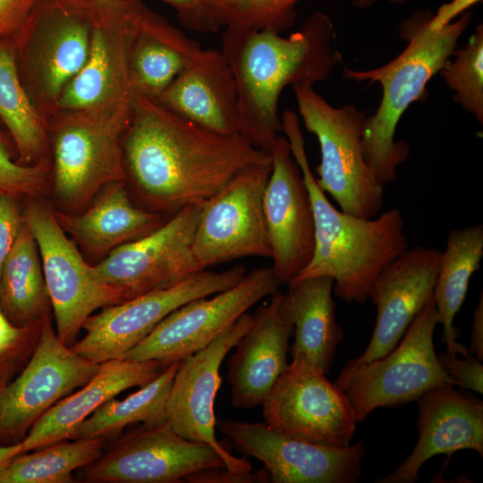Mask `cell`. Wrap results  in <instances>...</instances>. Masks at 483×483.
I'll use <instances>...</instances> for the list:
<instances>
[{
    "mask_svg": "<svg viewBox=\"0 0 483 483\" xmlns=\"http://www.w3.org/2000/svg\"><path fill=\"white\" fill-rule=\"evenodd\" d=\"M121 143L132 200L167 217L204 202L241 170L270 156L241 134L209 131L135 91Z\"/></svg>",
    "mask_w": 483,
    "mask_h": 483,
    "instance_id": "1",
    "label": "cell"
},
{
    "mask_svg": "<svg viewBox=\"0 0 483 483\" xmlns=\"http://www.w3.org/2000/svg\"><path fill=\"white\" fill-rule=\"evenodd\" d=\"M221 42L236 83L240 134L268 153L283 129L278 114L282 91L326 80L343 59L333 21L322 12L313 13L288 37L225 28Z\"/></svg>",
    "mask_w": 483,
    "mask_h": 483,
    "instance_id": "2",
    "label": "cell"
},
{
    "mask_svg": "<svg viewBox=\"0 0 483 483\" xmlns=\"http://www.w3.org/2000/svg\"><path fill=\"white\" fill-rule=\"evenodd\" d=\"M281 122L309 191L315 228L313 256L294 280L329 276L334 279L333 292L340 300L364 303L381 270L409 248L402 215L391 208L363 218L336 209L309 166L298 115L286 110Z\"/></svg>",
    "mask_w": 483,
    "mask_h": 483,
    "instance_id": "3",
    "label": "cell"
},
{
    "mask_svg": "<svg viewBox=\"0 0 483 483\" xmlns=\"http://www.w3.org/2000/svg\"><path fill=\"white\" fill-rule=\"evenodd\" d=\"M471 21V13L445 23L431 11L416 12L400 26L409 44L394 59L371 70L343 69L349 80L382 87L377 109L365 120L362 147L367 165L383 186L395 181L398 166L410 155L408 143L395 140L399 121L411 104L425 97L428 82L453 56Z\"/></svg>",
    "mask_w": 483,
    "mask_h": 483,
    "instance_id": "4",
    "label": "cell"
},
{
    "mask_svg": "<svg viewBox=\"0 0 483 483\" xmlns=\"http://www.w3.org/2000/svg\"><path fill=\"white\" fill-rule=\"evenodd\" d=\"M131 116V101L60 110L48 118L50 190L58 210L80 212L105 186L126 181L121 140Z\"/></svg>",
    "mask_w": 483,
    "mask_h": 483,
    "instance_id": "5",
    "label": "cell"
},
{
    "mask_svg": "<svg viewBox=\"0 0 483 483\" xmlns=\"http://www.w3.org/2000/svg\"><path fill=\"white\" fill-rule=\"evenodd\" d=\"M91 26L90 0H39L13 38L21 81L47 120L87 60Z\"/></svg>",
    "mask_w": 483,
    "mask_h": 483,
    "instance_id": "6",
    "label": "cell"
},
{
    "mask_svg": "<svg viewBox=\"0 0 483 483\" xmlns=\"http://www.w3.org/2000/svg\"><path fill=\"white\" fill-rule=\"evenodd\" d=\"M301 121L320 148L317 182L345 213L372 218L383 206L384 186L367 165L362 138L367 113L354 104L335 107L309 84L292 86Z\"/></svg>",
    "mask_w": 483,
    "mask_h": 483,
    "instance_id": "7",
    "label": "cell"
},
{
    "mask_svg": "<svg viewBox=\"0 0 483 483\" xmlns=\"http://www.w3.org/2000/svg\"><path fill=\"white\" fill-rule=\"evenodd\" d=\"M22 213L38 248L55 333L71 347L90 315L123 300L86 261L42 198L26 199Z\"/></svg>",
    "mask_w": 483,
    "mask_h": 483,
    "instance_id": "8",
    "label": "cell"
},
{
    "mask_svg": "<svg viewBox=\"0 0 483 483\" xmlns=\"http://www.w3.org/2000/svg\"><path fill=\"white\" fill-rule=\"evenodd\" d=\"M437 324L432 298L391 352L353 370L343 391L358 423L377 408L399 407L417 402L435 387L458 386L436 353L433 335Z\"/></svg>",
    "mask_w": 483,
    "mask_h": 483,
    "instance_id": "9",
    "label": "cell"
},
{
    "mask_svg": "<svg viewBox=\"0 0 483 483\" xmlns=\"http://www.w3.org/2000/svg\"><path fill=\"white\" fill-rule=\"evenodd\" d=\"M272 165L270 154L200 204L191 251L201 270L244 257L271 258L263 199Z\"/></svg>",
    "mask_w": 483,
    "mask_h": 483,
    "instance_id": "10",
    "label": "cell"
},
{
    "mask_svg": "<svg viewBox=\"0 0 483 483\" xmlns=\"http://www.w3.org/2000/svg\"><path fill=\"white\" fill-rule=\"evenodd\" d=\"M246 273L240 265L221 272L204 269L169 287L105 307L86 319L83 338L71 348L96 364L121 359L172 311L233 287Z\"/></svg>",
    "mask_w": 483,
    "mask_h": 483,
    "instance_id": "11",
    "label": "cell"
},
{
    "mask_svg": "<svg viewBox=\"0 0 483 483\" xmlns=\"http://www.w3.org/2000/svg\"><path fill=\"white\" fill-rule=\"evenodd\" d=\"M98 367L64 343L52 316H47L31 357L0 391V445L21 442L47 411L85 385Z\"/></svg>",
    "mask_w": 483,
    "mask_h": 483,
    "instance_id": "12",
    "label": "cell"
},
{
    "mask_svg": "<svg viewBox=\"0 0 483 483\" xmlns=\"http://www.w3.org/2000/svg\"><path fill=\"white\" fill-rule=\"evenodd\" d=\"M281 284L272 267L255 268L233 287L172 311L121 359L182 360L208 345L258 301L278 292Z\"/></svg>",
    "mask_w": 483,
    "mask_h": 483,
    "instance_id": "13",
    "label": "cell"
},
{
    "mask_svg": "<svg viewBox=\"0 0 483 483\" xmlns=\"http://www.w3.org/2000/svg\"><path fill=\"white\" fill-rule=\"evenodd\" d=\"M216 467L225 462L214 447L180 436L166 420L114 438L80 476L89 483H179Z\"/></svg>",
    "mask_w": 483,
    "mask_h": 483,
    "instance_id": "14",
    "label": "cell"
},
{
    "mask_svg": "<svg viewBox=\"0 0 483 483\" xmlns=\"http://www.w3.org/2000/svg\"><path fill=\"white\" fill-rule=\"evenodd\" d=\"M91 3L87 60L65 87L56 111L131 102L130 55L147 5L142 0Z\"/></svg>",
    "mask_w": 483,
    "mask_h": 483,
    "instance_id": "15",
    "label": "cell"
},
{
    "mask_svg": "<svg viewBox=\"0 0 483 483\" xmlns=\"http://www.w3.org/2000/svg\"><path fill=\"white\" fill-rule=\"evenodd\" d=\"M261 405L270 427L314 444L347 446L356 431L355 412L344 391L303 362L288 365Z\"/></svg>",
    "mask_w": 483,
    "mask_h": 483,
    "instance_id": "16",
    "label": "cell"
},
{
    "mask_svg": "<svg viewBox=\"0 0 483 483\" xmlns=\"http://www.w3.org/2000/svg\"><path fill=\"white\" fill-rule=\"evenodd\" d=\"M216 427L242 453L262 462L272 483H354L367 453L363 441L322 445L283 434L267 422L220 419Z\"/></svg>",
    "mask_w": 483,
    "mask_h": 483,
    "instance_id": "17",
    "label": "cell"
},
{
    "mask_svg": "<svg viewBox=\"0 0 483 483\" xmlns=\"http://www.w3.org/2000/svg\"><path fill=\"white\" fill-rule=\"evenodd\" d=\"M200 204L180 209L152 233L116 248L95 270L123 301L200 271L191 251Z\"/></svg>",
    "mask_w": 483,
    "mask_h": 483,
    "instance_id": "18",
    "label": "cell"
},
{
    "mask_svg": "<svg viewBox=\"0 0 483 483\" xmlns=\"http://www.w3.org/2000/svg\"><path fill=\"white\" fill-rule=\"evenodd\" d=\"M441 252L437 248H408L375 278L368 292L377 309L375 328L365 351L350 360L335 380L342 390L356 368L385 356L397 345L433 298Z\"/></svg>",
    "mask_w": 483,
    "mask_h": 483,
    "instance_id": "19",
    "label": "cell"
},
{
    "mask_svg": "<svg viewBox=\"0 0 483 483\" xmlns=\"http://www.w3.org/2000/svg\"><path fill=\"white\" fill-rule=\"evenodd\" d=\"M251 322L252 315L242 314L208 345L182 359L166 402V420L173 429L185 439L210 445L225 459V468L236 472L251 471L252 466L216 440L214 405L222 382V361Z\"/></svg>",
    "mask_w": 483,
    "mask_h": 483,
    "instance_id": "20",
    "label": "cell"
},
{
    "mask_svg": "<svg viewBox=\"0 0 483 483\" xmlns=\"http://www.w3.org/2000/svg\"><path fill=\"white\" fill-rule=\"evenodd\" d=\"M270 154L273 165L263 206L271 267L280 283L288 285L313 256L314 218L309 191L288 140L279 135Z\"/></svg>",
    "mask_w": 483,
    "mask_h": 483,
    "instance_id": "21",
    "label": "cell"
},
{
    "mask_svg": "<svg viewBox=\"0 0 483 483\" xmlns=\"http://www.w3.org/2000/svg\"><path fill=\"white\" fill-rule=\"evenodd\" d=\"M417 402V445L403 462L376 483H413L422 465L436 454L449 458L470 449L483 455L482 400L444 385L428 391Z\"/></svg>",
    "mask_w": 483,
    "mask_h": 483,
    "instance_id": "22",
    "label": "cell"
},
{
    "mask_svg": "<svg viewBox=\"0 0 483 483\" xmlns=\"http://www.w3.org/2000/svg\"><path fill=\"white\" fill-rule=\"evenodd\" d=\"M282 292L259 306L248 330L237 341L227 361L232 404L237 409L261 405L278 377L288 368L293 326L280 312Z\"/></svg>",
    "mask_w": 483,
    "mask_h": 483,
    "instance_id": "23",
    "label": "cell"
},
{
    "mask_svg": "<svg viewBox=\"0 0 483 483\" xmlns=\"http://www.w3.org/2000/svg\"><path fill=\"white\" fill-rule=\"evenodd\" d=\"M156 100L209 131L240 134L236 83L220 50L201 48Z\"/></svg>",
    "mask_w": 483,
    "mask_h": 483,
    "instance_id": "24",
    "label": "cell"
},
{
    "mask_svg": "<svg viewBox=\"0 0 483 483\" xmlns=\"http://www.w3.org/2000/svg\"><path fill=\"white\" fill-rule=\"evenodd\" d=\"M172 362L114 359L99 364L96 374L79 390L47 411L21 442V453L71 439L78 426L98 407L133 386H143Z\"/></svg>",
    "mask_w": 483,
    "mask_h": 483,
    "instance_id": "25",
    "label": "cell"
},
{
    "mask_svg": "<svg viewBox=\"0 0 483 483\" xmlns=\"http://www.w3.org/2000/svg\"><path fill=\"white\" fill-rule=\"evenodd\" d=\"M54 215L80 250L93 258H105L116 248L152 233L168 218L137 206L125 182L105 186L80 212L54 209Z\"/></svg>",
    "mask_w": 483,
    "mask_h": 483,
    "instance_id": "26",
    "label": "cell"
},
{
    "mask_svg": "<svg viewBox=\"0 0 483 483\" xmlns=\"http://www.w3.org/2000/svg\"><path fill=\"white\" fill-rule=\"evenodd\" d=\"M288 286L279 308L284 319L293 326L292 361L306 363L326 375L344 336L335 317L334 279L307 277Z\"/></svg>",
    "mask_w": 483,
    "mask_h": 483,
    "instance_id": "27",
    "label": "cell"
},
{
    "mask_svg": "<svg viewBox=\"0 0 483 483\" xmlns=\"http://www.w3.org/2000/svg\"><path fill=\"white\" fill-rule=\"evenodd\" d=\"M201 48L198 41L147 6L130 55L133 91L157 99Z\"/></svg>",
    "mask_w": 483,
    "mask_h": 483,
    "instance_id": "28",
    "label": "cell"
},
{
    "mask_svg": "<svg viewBox=\"0 0 483 483\" xmlns=\"http://www.w3.org/2000/svg\"><path fill=\"white\" fill-rule=\"evenodd\" d=\"M483 258V225H473L449 232L446 248L441 252L433 299L442 325L441 341L450 355L470 354L457 343L459 328L453 318L466 298L470 279L480 268Z\"/></svg>",
    "mask_w": 483,
    "mask_h": 483,
    "instance_id": "29",
    "label": "cell"
},
{
    "mask_svg": "<svg viewBox=\"0 0 483 483\" xmlns=\"http://www.w3.org/2000/svg\"><path fill=\"white\" fill-rule=\"evenodd\" d=\"M0 121L20 164L51 161L47 120L36 109L21 81L13 38L4 37H0Z\"/></svg>",
    "mask_w": 483,
    "mask_h": 483,
    "instance_id": "30",
    "label": "cell"
},
{
    "mask_svg": "<svg viewBox=\"0 0 483 483\" xmlns=\"http://www.w3.org/2000/svg\"><path fill=\"white\" fill-rule=\"evenodd\" d=\"M0 307L17 326L33 324L51 315L38 248L25 223L1 270Z\"/></svg>",
    "mask_w": 483,
    "mask_h": 483,
    "instance_id": "31",
    "label": "cell"
},
{
    "mask_svg": "<svg viewBox=\"0 0 483 483\" xmlns=\"http://www.w3.org/2000/svg\"><path fill=\"white\" fill-rule=\"evenodd\" d=\"M181 360L173 361L149 383L123 400L98 407L75 429L71 439L117 437L129 425L154 426L166 421V402Z\"/></svg>",
    "mask_w": 483,
    "mask_h": 483,
    "instance_id": "32",
    "label": "cell"
},
{
    "mask_svg": "<svg viewBox=\"0 0 483 483\" xmlns=\"http://www.w3.org/2000/svg\"><path fill=\"white\" fill-rule=\"evenodd\" d=\"M106 438L66 439L21 453L0 470V483H71L73 472L95 462Z\"/></svg>",
    "mask_w": 483,
    "mask_h": 483,
    "instance_id": "33",
    "label": "cell"
},
{
    "mask_svg": "<svg viewBox=\"0 0 483 483\" xmlns=\"http://www.w3.org/2000/svg\"><path fill=\"white\" fill-rule=\"evenodd\" d=\"M439 73L454 92V101L483 123V26L479 24L468 43L456 48Z\"/></svg>",
    "mask_w": 483,
    "mask_h": 483,
    "instance_id": "34",
    "label": "cell"
},
{
    "mask_svg": "<svg viewBox=\"0 0 483 483\" xmlns=\"http://www.w3.org/2000/svg\"><path fill=\"white\" fill-rule=\"evenodd\" d=\"M301 0H212L222 28L283 33L295 22Z\"/></svg>",
    "mask_w": 483,
    "mask_h": 483,
    "instance_id": "35",
    "label": "cell"
},
{
    "mask_svg": "<svg viewBox=\"0 0 483 483\" xmlns=\"http://www.w3.org/2000/svg\"><path fill=\"white\" fill-rule=\"evenodd\" d=\"M51 161L24 165L11 139L0 131V191L19 199L42 198L50 191Z\"/></svg>",
    "mask_w": 483,
    "mask_h": 483,
    "instance_id": "36",
    "label": "cell"
},
{
    "mask_svg": "<svg viewBox=\"0 0 483 483\" xmlns=\"http://www.w3.org/2000/svg\"><path fill=\"white\" fill-rule=\"evenodd\" d=\"M43 321L17 326L9 320L0 307V391L31 357L40 336Z\"/></svg>",
    "mask_w": 483,
    "mask_h": 483,
    "instance_id": "37",
    "label": "cell"
},
{
    "mask_svg": "<svg viewBox=\"0 0 483 483\" xmlns=\"http://www.w3.org/2000/svg\"><path fill=\"white\" fill-rule=\"evenodd\" d=\"M174 11L187 30L203 34L215 33L221 27L212 0H162Z\"/></svg>",
    "mask_w": 483,
    "mask_h": 483,
    "instance_id": "38",
    "label": "cell"
},
{
    "mask_svg": "<svg viewBox=\"0 0 483 483\" xmlns=\"http://www.w3.org/2000/svg\"><path fill=\"white\" fill-rule=\"evenodd\" d=\"M23 225L21 199L0 191V274Z\"/></svg>",
    "mask_w": 483,
    "mask_h": 483,
    "instance_id": "39",
    "label": "cell"
},
{
    "mask_svg": "<svg viewBox=\"0 0 483 483\" xmlns=\"http://www.w3.org/2000/svg\"><path fill=\"white\" fill-rule=\"evenodd\" d=\"M437 358L442 368L457 382L458 386L478 394L483 393V365L473 354L461 359L458 355H450L445 352L439 353Z\"/></svg>",
    "mask_w": 483,
    "mask_h": 483,
    "instance_id": "40",
    "label": "cell"
},
{
    "mask_svg": "<svg viewBox=\"0 0 483 483\" xmlns=\"http://www.w3.org/2000/svg\"><path fill=\"white\" fill-rule=\"evenodd\" d=\"M189 483H268L270 476L266 468L256 472H236L225 467L208 468L184 478Z\"/></svg>",
    "mask_w": 483,
    "mask_h": 483,
    "instance_id": "41",
    "label": "cell"
},
{
    "mask_svg": "<svg viewBox=\"0 0 483 483\" xmlns=\"http://www.w3.org/2000/svg\"><path fill=\"white\" fill-rule=\"evenodd\" d=\"M39 0H0V37L13 38Z\"/></svg>",
    "mask_w": 483,
    "mask_h": 483,
    "instance_id": "42",
    "label": "cell"
},
{
    "mask_svg": "<svg viewBox=\"0 0 483 483\" xmlns=\"http://www.w3.org/2000/svg\"><path fill=\"white\" fill-rule=\"evenodd\" d=\"M470 352L479 360H483V294L481 292L473 312Z\"/></svg>",
    "mask_w": 483,
    "mask_h": 483,
    "instance_id": "43",
    "label": "cell"
},
{
    "mask_svg": "<svg viewBox=\"0 0 483 483\" xmlns=\"http://www.w3.org/2000/svg\"><path fill=\"white\" fill-rule=\"evenodd\" d=\"M21 443L0 445V470L15 455L21 453Z\"/></svg>",
    "mask_w": 483,
    "mask_h": 483,
    "instance_id": "44",
    "label": "cell"
},
{
    "mask_svg": "<svg viewBox=\"0 0 483 483\" xmlns=\"http://www.w3.org/2000/svg\"><path fill=\"white\" fill-rule=\"evenodd\" d=\"M383 1V0H352V5L358 8H369L375 4L376 3ZM389 3L395 4H406L411 0H386Z\"/></svg>",
    "mask_w": 483,
    "mask_h": 483,
    "instance_id": "45",
    "label": "cell"
},
{
    "mask_svg": "<svg viewBox=\"0 0 483 483\" xmlns=\"http://www.w3.org/2000/svg\"><path fill=\"white\" fill-rule=\"evenodd\" d=\"M94 1H97V2H114V1H118V0H94Z\"/></svg>",
    "mask_w": 483,
    "mask_h": 483,
    "instance_id": "46",
    "label": "cell"
},
{
    "mask_svg": "<svg viewBox=\"0 0 483 483\" xmlns=\"http://www.w3.org/2000/svg\"><path fill=\"white\" fill-rule=\"evenodd\" d=\"M0 123H1V121H0Z\"/></svg>",
    "mask_w": 483,
    "mask_h": 483,
    "instance_id": "47",
    "label": "cell"
}]
</instances>
